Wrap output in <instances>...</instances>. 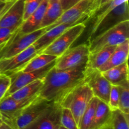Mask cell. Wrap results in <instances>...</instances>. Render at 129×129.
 <instances>
[{"mask_svg": "<svg viewBox=\"0 0 129 129\" xmlns=\"http://www.w3.org/2000/svg\"><path fill=\"white\" fill-rule=\"evenodd\" d=\"M86 64L66 70H57L54 66L43 78L44 84L39 96L57 103L66 92L83 81Z\"/></svg>", "mask_w": 129, "mask_h": 129, "instance_id": "cell-1", "label": "cell"}, {"mask_svg": "<svg viewBox=\"0 0 129 129\" xmlns=\"http://www.w3.org/2000/svg\"><path fill=\"white\" fill-rule=\"evenodd\" d=\"M93 96L92 91L83 81L66 92L57 103L62 108L71 111L79 128L81 118Z\"/></svg>", "mask_w": 129, "mask_h": 129, "instance_id": "cell-2", "label": "cell"}, {"mask_svg": "<svg viewBox=\"0 0 129 129\" xmlns=\"http://www.w3.org/2000/svg\"><path fill=\"white\" fill-rule=\"evenodd\" d=\"M100 8V0H79L74 5L63 12L56 21L48 27V30L62 23H85L94 16Z\"/></svg>", "mask_w": 129, "mask_h": 129, "instance_id": "cell-3", "label": "cell"}, {"mask_svg": "<svg viewBox=\"0 0 129 129\" xmlns=\"http://www.w3.org/2000/svg\"><path fill=\"white\" fill-rule=\"evenodd\" d=\"M129 38V20L118 25L96 37L88 42L90 54H93L110 46H117Z\"/></svg>", "mask_w": 129, "mask_h": 129, "instance_id": "cell-4", "label": "cell"}, {"mask_svg": "<svg viewBox=\"0 0 129 129\" xmlns=\"http://www.w3.org/2000/svg\"><path fill=\"white\" fill-rule=\"evenodd\" d=\"M127 20H129L128 1L122 3L103 16L99 21L93 23L87 42L120 23Z\"/></svg>", "mask_w": 129, "mask_h": 129, "instance_id": "cell-5", "label": "cell"}, {"mask_svg": "<svg viewBox=\"0 0 129 129\" xmlns=\"http://www.w3.org/2000/svg\"><path fill=\"white\" fill-rule=\"evenodd\" d=\"M46 31L45 28H40L29 34H20L18 28L12 37L8 40L1 50L0 59L12 57L27 49Z\"/></svg>", "mask_w": 129, "mask_h": 129, "instance_id": "cell-6", "label": "cell"}, {"mask_svg": "<svg viewBox=\"0 0 129 129\" xmlns=\"http://www.w3.org/2000/svg\"><path fill=\"white\" fill-rule=\"evenodd\" d=\"M85 28V23L76 24L71 26L40 54H49L59 57L71 47L73 43L81 35Z\"/></svg>", "mask_w": 129, "mask_h": 129, "instance_id": "cell-7", "label": "cell"}, {"mask_svg": "<svg viewBox=\"0 0 129 129\" xmlns=\"http://www.w3.org/2000/svg\"><path fill=\"white\" fill-rule=\"evenodd\" d=\"M54 102H49L39 96L13 121L10 126L14 129H22L42 115Z\"/></svg>", "mask_w": 129, "mask_h": 129, "instance_id": "cell-8", "label": "cell"}, {"mask_svg": "<svg viewBox=\"0 0 129 129\" xmlns=\"http://www.w3.org/2000/svg\"><path fill=\"white\" fill-rule=\"evenodd\" d=\"M90 54L87 43L69 48L62 55L57 58L54 68L57 70H66L78 67L86 63Z\"/></svg>", "mask_w": 129, "mask_h": 129, "instance_id": "cell-9", "label": "cell"}, {"mask_svg": "<svg viewBox=\"0 0 129 129\" xmlns=\"http://www.w3.org/2000/svg\"><path fill=\"white\" fill-rule=\"evenodd\" d=\"M83 81L89 87L94 96L108 104L112 84L98 69H85Z\"/></svg>", "mask_w": 129, "mask_h": 129, "instance_id": "cell-10", "label": "cell"}, {"mask_svg": "<svg viewBox=\"0 0 129 129\" xmlns=\"http://www.w3.org/2000/svg\"><path fill=\"white\" fill-rule=\"evenodd\" d=\"M37 55L36 49L31 45L23 51L13 56L0 59V74H6L9 76L17 73Z\"/></svg>", "mask_w": 129, "mask_h": 129, "instance_id": "cell-11", "label": "cell"}, {"mask_svg": "<svg viewBox=\"0 0 129 129\" xmlns=\"http://www.w3.org/2000/svg\"><path fill=\"white\" fill-rule=\"evenodd\" d=\"M39 96L38 94L31 98L21 100H16L10 96L4 97L0 101V116L3 121L10 125L20 113Z\"/></svg>", "mask_w": 129, "mask_h": 129, "instance_id": "cell-12", "label": "cell"}, {"mask_svg": "<svg viewBox=\"0 0 129 129\" xmlns=\"http://www.w3.org/2000/svg\"><path fill=\"white\" fill-rule=\"evenodd\" d=\"M55 62V60L40 69L26 73L18 71L9 76L11 79V84L4 97L11 95L14 92L26 84H30L37 79L44 78L48 72L54 66Z\"/></svg>", "mask_w": 129, "mask_h": 129, "instance_id": "cell-13", "label": "cell"}, {"mask_svg": "<svg viewBox=\"0 0 129 129\" xmlns=\"http://www.w3.org/2000/svg\"><path fill=\"white\" fill-rule=\"evenodd\" d=\"M62 107L54 102L40 117L22 129H58L60 125Z\"/></svg>", "mask_w": 129, "mask_h": 129, "instance_id": "cell-14", "label": "cell"}, {"mask_svg": "<svg viewBox=\"0 0 129 129\" xmlns=\"http://www.w3.org/2000/svg\"><path fill=\"white\" fill-rule=\"evenodd\" d=\"M25 0H15L0 18V27L18 28L23 21Z\"/></svg>", "mask_w": 129, "mask_h": 129, "instance_id": "cell-15", "label": "cell"}, {"mask_svg": "<svg viewBox=\"0 0 129 129\" xmlns=\"http://www.w3.org/2000/svg\"><path fill=\"white\" fill-rule=\"evenodd\" d=\"M76 24L79 23H62L47 30L33 44V45L36 49L37 54H40L43 50H44L47 47L52 44L66 30H68L71 26Z\"/></svg>", "mask_w": 129, "mask_h": 129, "instance_id": "cell-16", "label": "cell"}, {"mask_svg": "<svg viewBox=\"0 0 129 129\" xmlns=\"http://www.w3.org/2000/svg\"><path fill=\"white\" fill-rule=\"evenodd\" d=\"M47 3L48 0H43L38 8L26 20L23 21L18 28L20 34H29L40 29Z\"/></svg>", "mask_w": 129, "mask_h": 129, "instance_id": "cell-17", "label": "cell"}, {"mask_svg": "<svg viewBox=\"0 0 129 129\" xmlns=\"http://www.w3.org/2000/svg\"><path fill=\"white\" fill-rule=\"evenodd\" d=\"M102 73L112 85L129 86L128 61Z\"/></svg>", "mask_w": 129, "mask_h": 129, "instance_id": "cell-18", "label": "cell"}, {"mask_svg": "<svg viewBox=\"0 0 129 129\" xmlns=\"http://www.w3.org/2000/svg\"><path fill=\"white\" fill-rule=\"evenodd\" d=\"M129 54V39L117 45L107 62L98 69L102 73L128 61Z\"/></svg>", "mask_w": 129, "mask_h": 129, "instance_id": "cell-19", "label": "cell"}, {"mask_svg": "<svg viewBox=\"0 0 129 129\" xmlns=\"http://www.w3.org/2000/svg\"><path fill=\"white\" fill-rule=\"evenodd\" d=\"M112 110L108 105L99 100L95 115L88 129H103L111 121Z\"/></svg>", "mask_w": 129, "mask_h": 129, "instance_id": "cell-20", "label": "cell"}, {"mask_svg": "<svg viewBox=\"0 0 129 129\" xmlns=\"http://www.w3.org/2000/svg\"><path fill=\"white\" fill-rule=\"evenodd\" d=\"M63 12L64 10L62 8L60 0H48L40 29L47 28L54 23L60 17Z\"/></svg>", "mask_w": 129, "mask_h": 129, "instance_id": "cell-21", "label": "cell"}, {"mask_svg": "<svg viewBox=\"0 0 129 129\" xmlns=\"http://www.w3.org/2000/svg\"><path fill=\"white\" fill-rule=\"evenodd\" d=\"M117 46L104 48L93 54H89L86 64L85 69H98L108 60Z\"/></svg>", "mask_w": 129, "mask_h": 129, "instance_id": "cell-22", "label": "cell"}, {"mask_svg": "<svg viewBox=\"0 0 129 129\" xmlns=\"http://www.w3.org/2000/svg\"><path fill=\"white\" fill-rule=\"evenodd\" d=\"M43 84H44L43 78L37 79L20 88L10 95V96L16 100H21L31 98L39 94Z\"/></svg>", "mask_w": 129, "mask_h": 129, "instance_id": "cell-23", "label": "cell"}, {"mask_svg": "<svg viewBox=\"0 0 129 129\" xmlns=\"http://www.w3.org/2000/svg\"><path fill=\"white\" fill-rule=\"evenodd\" d=\"M57 58V57L56 56L49 55V54H42V53L37 54L30 61L28 62L26 65L23 67L22 69L19 71L26 73V72H31L40 69L55 61Z\"/></svg>", "mask_w": 129, "mask_h": 129, "instance_id": "cell-24", "label": "cell"}, {"mask_svg": "<svg viewBox=\"0 0 129 129\" xmlns=\"http://www.w3.org/2000/svg\"><path fill=\"white\" fill-rule=\"evenodd\" d=\"M100 100L93 96L86 108L79 124V129H88L95 115Z\"/></svg>", "mask_w": 129, "mask_h": 129, "instance_id": "cell-25", "label": "cell"}, {"mask_svg": "<svg viewBox=\"0 0 129 129\" xmlns=\"http://www.w3.org/2000/svg\"><path fill=\"white\" fill-rule=\"evenodd\" d=\"M110 125L113 129H129L128 115L118 109L112 111Z\"/></svg>", "mask_w": 129, "mask_h": 129, "instance_id": "cell-26", "label": "cell"}, {"mask_svg": "<svg viewBox=\"0 0 129 129\" xmlns=\"http://www.w3.org/2000/svg\"><path fill=\"white\" fill-rule=\"evenodd\" d=\"M60 125L67 129H79L71 111L66 108H62Z\"/></svg>", "mask_w": 129, "mask_h": 129, "instance_id": "cell-27", "label": "cell"}, {"mask_svg": "<svg viewBox=\"0 0 129 129\" xmlns=\"http://www.w3.org/2000/svg\"><path fill=\"white\" fill-rule=\"evenodd\" d=\"M120 97L118 110L125 114H129V86H119Z\"/></svg>", "mask_w": 129, "mask_h": 129, "instance_id": "cell-28", "label": "cell"}, {"mask_svg": "<svg viewBox=\"0 0 129 129\" xmlns=\"http://www.w3.org/2000/svg\"><path fill=\"white\" fill-rule=\"evenodd\" d=\"M120 90L118 86H111L108 107L112 111L118 109V103H119Z\"/></svg>", "mask_w": 129, "mask_h": 129, "instance_id": "cell-29", "label": "cell"}, {"mask_svg": "<svg viewBox=\"0 0 129 129\" xmlns=\"http://www.w3.org/2000/svg\"><path fill=\"white\" fill-rule=\"evenodd\" d=\"M42 1L43 0H25L23 18V21L26 20L38 8Z\"/></svg>", "mask_w": 129, "mask_h": 129, "instance_id": "cell-30", "label": "cell"}, {"mask_svg": "<svg viewBox=\"0 0 129 129\" xmlns=\"http://www.w3.org/2000/svg\"><path fill=\"white\" fill-rule=\"evenodd\" d=\"M17 29L13 27H0V45L8 41Z\"/></svg>", "mask_w": 129, "mask_h": 129, "instance_id": "cell-31", "label": "cell"}, {"mask_svg": "<svg viewBox=\"0 0 129 129\" xmlns=\"http://www.w3.org/2000/svg\"><path fill=\"white\" fill-rule=\"evenodd\" d=\"M11 84L10 76L0 74V101L4 98Z\"/></svg>", "mask_w": 129, "mask_h": 129, "instance_id": "cell-32", "label": "cell"}, {"mask_svg": "<svg viewBox=\"0 0 129 129\" xmlns=\"http://www.w3.org/2000/svg\"><path fill=\"white\" fill-rule=\"evenodd\" d=\"M15 1V0H11V1H7V2L0 1V18L6 12V10Z\"/></svg>", "mask_w": 129, "mask_h": 129, "instance_id": "cell-33", "label": "cell"}, {"mask_svg": "<svg viewBox=\"0 0 129 129\" xmlns=\"http://www.w3.org/2000/svg\"><path fill=\"white\" fill-rule=\"evenodd\" d=\"M60 1L64 11L68 10L72 6L73 0H60Z\"/></svg>", "mask_w": 129, "mask_h": 129, "instance_id": "cell-34", "label": "cell"}, {"mask_svg": "<svg viewBox=\"0 0 129 129\" xmlns=\"http://www.w3.org/2000/svg\"><path fill=\"white\" fill-rule=\"evenodd\" d=\"M0 129H14L12 127H11L10 125H9L7 123H5L4 122L2 125H0Z\"/></svg>", "mask_w": 129, "mask_h": 129, "instance_id": "cell-35", "label": "cell"}, {"mask_svg": "<svg viewBox=\"0 0 129 129\" xmlns=\"http://www.w3.org/2000/svg\"><path fill=\"white\" fill-rule=\"evenodd\" d=\"M110 1H112V0H100V7L103 6V5L108 3L110 2Z\"/></svg>", "mask_w": 129, "mask_h": 129, "instance_id": "cell-36", "label": "cell"}, {"mask_svg": "<svg viewBox=\"0 0 129 129\" xmlns=\"http://www.w3.org/2000/svg\"><path fill=\"white\" fill-rule=\"evenodd\" d=\"M104 129H113V128H112V127L111 126V125H110V123L108 125H107L105 127Z\"/></svg>", "mask_w": 129, "mask_h": 129, "instance_id": "cell-37", "label": "cell"}, {"mask_svg": "<svg viewBox=\"0 0 129 129\" xmlns=\"http://www.w3.org/2000/svg\"><path fill=\"white\" fill-rule=\"evenodd\" d=\"M6 43H4V44H1V45H0V54H1V50H2V49L4 47V46H5V45H6Z\"/></svg>", "mask_w": 129, "mask_h": 129, "instance_id": "cell-38", "label": "cell"}, {"mask_svg": "<svg viewBox=\"0 0 129 129\" xmlns=\"http://www.w3.org/2000/svg\"><path fill=\"white\" fill-rule=\"evenodd\" d=\"M79 1V0H73V2H72V6H73V5H74L75 3H76Z\"/></svg>", "mask_w": 129, "mask_h": 129, "instance_id": "cell-39", "label": "cell"}, {"mask_svg": "<svg viewBox=\"0 0 129 129\" xmlns=\"http://www.w3.org/2000/svg\"><path fill=\"white\" fill-rule=\"evenodd\" d=\"M3 123H4V122H3V121L2 118H1V116H0V125H2Z\"/></svg>", "mask_w": 129, "mask_h": 129, "instance_id": "cell-40", "label": "cell"}, {"mask_svg": "<svg viewBox=\"0 0 129 129\" xmlns=\"http://www.w3.org/2000/svg\"><path fill=\"white\" fill-rule=\"evenodd\" d=\"M58 129H67V128H65V127H63V126L60 125V126H59V128H58Z\"/></svg>", "mask_w": 129, "mask_h": 129, "instance_id": "cell-41", "label": "cell"}, {"mask_svg": "<svg viewBox=\"0 0 129 129\" xmlns=\"http://www.w3.org/2000/svg\"><path fill=\"white\" fill-rule=\"evenodd\" d=\"M0 1H6V2H7V1H11V0H0Z\"/></svg>", "mask_w": 129, "mask_h": 129, "instance_id": "cell-42", "label": "cell"}, {"mask_svg": "<svg viewBox=\"0 0 129 129\" xmlns=\"http://www.w3.org/2000/svg\"><path fill=\"white\" fill-rule=\"evenodd\" d=\"M104 128H105V127H104ZM104 128H103V129H104Z\"/></svg>", "mask_w": 129, "mask_h": 129, "instance_id": "cell-43", "label": "cell"}]
</instances>
